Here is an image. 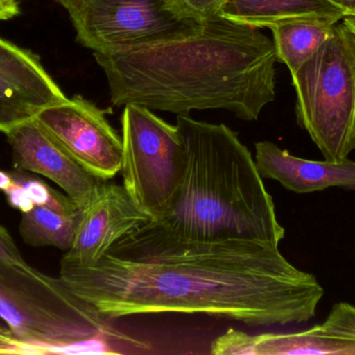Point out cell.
Here are the masks:
<instances>
[{"label":"cell","instance_id":"obj_8","mask_svg":"<svg viewBox=\"0 0 355 355\" xmlns=\"http://www.w3.org/2000/svg\"><path fill=\"white\" fill-rule=\"evenodd\" d=\"M92 175L110 181L121 172L123 141L106 112L81 96L45 108L35 118Z\"/></svg>","mask_w":355,"mask_h":355},{"label":"cell","instance_id":"obj_22","mask_svg":"<svg viewBox=\"0 0 355 355\" xmlns=\"http://www.w3.org/2000/svg\"><path fill=\"white\" fill-rule=\"evenodd\" d=\"M339 8L345 16H355V0H327Z\"/></svg>","mask_w":355,"mask_h":355},{"label":"cell","instance_id":"obj_18","mask_svg":"<svg viewBox=\"0 0 355 355\" xmlns=\"http://www.w3.org/2000/svg\"><path fill=\"white\" fill-rule=\"evenodd\" d=\"M225 0H164L173 14L185 19L200 21L219 14Z\"/></svg>","mask_w":355,"mask_h":355},{"label":"cell","instance_id":"obj_23","mask_svg":"<svg viewBox=\"0 0 355 355\" xmlns=\"http://www.w3.org/2000/svg\"><path fill=\"white\" fill-rule=\"evenodd\" d=\"M56 1L62 4V6L68 10L69 14H72L77 8L83 6L85 0H56Z\"/></svg>","mask_w":355,"mask_h":355},{"label":"cell","instance_id":"obj_16","mask_svg":"<svg viewBox=\"0 0 355 355\" xmlns=\"http://www.w3.org/2000/svg\"><path fill=\"white\" fill-rule=\"evenodd\" d=\"M81 217L83 208L64 213L35 206L22 214L21 238L33 247L51 246L68 251L74 243Z\"/></svg>","mask_w":355,"mask_h":355},{"label":"cell","instance_id":"obj_4","mask_svg":"<svg viewBox=\"0 0 355 355\" xmlns=\"http://www.w3.org/2000/svg\"><path fill=\"white\" fill-rule=\"evenodd\" d=\"M0 320L46 354L124 355L151 352L58 277L0 261Z\"/></svg>","mask_w":355,"mask_h":355},{"label":"cell","instance_id":"obj_15","mask_svg":"<svg viewBox=\"0 0 355 355\" xmlns=\"http://www.w3.org/2000/svg\"><path fill=\"white\" fill-rule=\"evenodd\" d=\"M336 24L321 21L297 20L273 25V44L277 62L294 74L308 62L333 33Z\"/></svg>","mask_w":355,"mask_h":355},{"label":"cell","instance_id":"obj_20","mask_svg":"<svg viewBox=\"0 0 355 355\" xmlns=\"http://www.w3.org/2000/svg\"><path fill=\"white\" fill-rule=\"evenodd\" d=\"M0 261L20 265V266L27 265L12 236L1 225H0Z\"/></svg>","mask_w":355,"mask_h":355},{"label":"cell","instance_id":"obj_9","mask_svg":"<svg viewBox=\"0 0 355 355\" xmlns=\"http://www.w3.org/2000/svg\"><path fill=\"white\" fill-rule=\"evenodd\" d=\"M215 355L354 354L355 308L334 306L323 324L302 333L250 336L229 329L211 344Z\"/></svg>","mask_w":355,"mask_h":355},{"label":"cell","instance_id":"obj_13","mask_svg":"<svg viewBox=\"0 0 355 355\" xmlns=\"http://www.w3.org/2000/svg\"><path fill=\"white\" fill-rule=\"evenodd\" d=\"M257 168L263 179L279 181L298 194L324 191L331 187L355 192V162L304 160L292 156L272 142L256 144Z\"/></svg>","mask_w":355,"mask_h":355},{"label":"cell","instance_id":"obj_10","mask_svg":"<svg viewBox=\"0 0 355 355\" xmlns=\"http://www.w3.org/2000/svg\"><path fill=\"white\" fill-rule=\"evenodd\" d=\"M151 216L141 210L123 185L106 181L83 208V217L72 247L62 262L89 266L99 262L112 246L147 223Z\"/></svg>","mask_w":355,"mask_h":355},{"label":"cell","instance_id":"obj_3","mask_svg":"<svg viewBox=\"0 0 355 355\" xmlns=\"http://www.w3.org/2000/svg\"><path fill=\"white\" fill-rule=\"evenodd\" d=\"M176 125L187 154L181 187L164 213L131 235L180 242L248 240L279 246L285 229L238 133L188 115L178 116Z\"/></svg>","mask_w":355,"mask_h":355},{"label":"cell","instance_id":"obj_2","mask_svg":"<svg viewBox=\"0 0 355 355\" xmlns=\"http://www.w3.org/2000/svg\"><path fill=\"white\" fill-rule=\"evenodd\" d=\"M94 56L114 106L137 104L178 116L225 110L254 121L275 98L272 40L220 13L192 33Z\"/></svg>","mask_w":355,"mask_h":355},{"label":"cell","instance_id":"obj_5","mask_svg":"<svg viewBox=\"0 0 355 355\" xmlns=\"http://www.w3.org/2000/svg\"><path fill=\"white\" fill-rule=\"evenodd\" d=\"M292 81L297 122L325 160H348L355 148V35L343 22Z\"/></svg>","mask_w":355,"mask_h":355},{"label":"cell","instance_id":"obj_1","mask_svg":"<svg viewBox=\"0 0 355 355\" xmlns=\"http://www.w3.org/2000/svg\"><path fill=\"white\" fill-rule=\"evenodd\" d=\"M60 277L110 318L200 314L250 327L300 324L324 290L279 246L248 240L180 242L127 235L99 262L60 261Z\"/></svg>","mask_w":355,"mask_h":355},{"label":"cell","instance_id":"obj_6","mask_svg":"<svg viewBox=\"0 0 355 355\" xmlns=\"http://www.w3.org/2000/svg\"><path fill=\"white\" fill-rule=\"evenodd\" d=\"M122 141L123 187L141 210L157 217L174 200L187 167L179 129L145 106L127 104Z\"/></svg>","mask_w":355,"mask_h":355},{"label":"cell","instance_id":"obj_14","mask_svg":"<svg viewBox=\"0 0 355 355\" xmlns=\"http://www.w3.org/2000/svg\"><path fill=\"white\" fill-rule=\"evenodd\" d=\"M225 18L254 28L297 20L337 24L344 13L327 0H225L220 10Z\"/></svg>","mask_w":355,"mask_h":355},{"label":"cell","instance_id":"obj_12","mask_svg":"<svg viewBox=\"0 0 355 355\" xmlns=\"http://www.w3.org/2000/svg\"><path fill=\"white\" fill-rule=\"evenodd\" d=\"M6 135L12 147L15 169L37 173L53 181L79 208L87 206L106 181L85 170L35 119Z\"/></svg>","mask_w":355,"mask_h":355},{"label":"cell","instance_id":"obj_24","mask_svg":"<svg viewBox=\"0 0 355 355\" xmlns=\"http://www.w3.org/2000/svg\"><path fill=\"white\" fill-rule=\"evenodd\" d=\"M12 179L10 171L0 170V191L6 192L12 185Z\"/></svg>","mask_w":355,"mask_h":355},{"label":"cell","instance_id":"obj_25","mask_svg":"<svg viewBox=\"0 0 355 355\" xmlns=\"http://www.w3.org/2000/svg\"><path fill=\"white\" fill-rule=\"evenodd\" d=\"M342 22L355 35V16H345L342 19Z\"/></svg>","mask_w":355,"mask_h":355},{"label":"cell","instance_id":"obj_19","mask_svg":"<svg viewBox=\"0 0 355 355\" xmlns=\"http://www.w3.org/2000/svg\"><path fill=\"white\" fill-rule=\"evenodd\" d=\"M0 354H45L43 349L21 341L10 329L0 327Z\"/></svg>","mask_w":355,"mask_h":355},{"label":"cell","instance_id":"obj_11","mask_svg":"<svg viewBox=\"0 0 355 355\" xmlns=\"http://www.w3.org/2000/svg\"><path fill=\"white\" fill-rule=\"evenodd\" d=\"M66 99L37 56L0 37V131L8 133Z\"/></svg>","mask_w":355,"mask_h":355},{"label":"cell","instance_id":"obj_7","mask_svg":"<svg viewBox=\"0 0 355 355\" xmlns=\"http://www.w3.org/2000/svg\"><path fill=\"white\" fill-rule=\"evenodd\" d=\"M70 17L77 40L94 52L173 39L200 26L173 14L164 0H85Z\"/></svg>","mask_w":355,"mask_h":355},{"label":"cell","instance_id":"obj_17","mask_svg":"<svg viewBox=\"0 0 355 355\" xmlns=\"http://www.w3.org/2000/svg\"><path fill=\"white\" fill-rule=\"evenodd\" d=\"M10 172L12 183L24 191L33 206H45L64 213H72L83 208H79L67 194L64 195L60 192L52 189L49 185L31 174V172L18 169Z\"/></svg>","mask_w":355,"mask_h":355},{"label":"cell","instance_id":"obj_21","mask_svg":"<svg viewBox=\"0 0 355 355\" xmlns=\"http://www.w3.org/2000/svg\"><path fill=\"white\" fill-rule=\"evenodd\" d=\"M19 14L18 0H0V20H10Z\"/></svg>","mask_w":355,"mask_h":355}]
</instances>
